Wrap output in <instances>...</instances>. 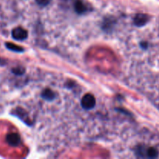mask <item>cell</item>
Wrapping results in <instances>:
<instances>
[{
  "label": "cell",
  "instance_id": "10",
  "mask_svg": "<svg viewBox=\"0 0 159 159\" xmlns=\"http://www.w3.org/2000/svg\"><path fill=\"white\" fill-rule=\"evenodd\" d=\"M37 2V4L39 6H45L50 2V0H36Z\"/></svg>",
  "mask_w": 159,
  "mask_h": 159
},
{
  "label": "cell",
  "instance_id": "1",
  "mask_svg": "<svg viewBox=\"0 0 159 159\" xmlns=\"http://www.w3.org/2000/svg\"><path fill=\"white\" fill-rule=\"evenodd\" d=\"M138 154L140 157L143 158H156L158 155V152L156 148L152 147L139 148L138 150Z\"/></svg>",
  "mask_w": 159,
  "mask_h": 159
},
{
  "label": "cell",
  "instance_id": "9",
  "mask_svg": "<svg viewBox=\"0 0 159 159\" xmlns=\"http://www.w3.org/2000/svg\"><path fill=\"white\" fill-rule=\"evenodd\" d=\"M12 72L16 75H23L24 73V69L20 67H17V68H13L12 69Z\"/></svg>",
  "mask_w": 159,
  "mask_h": 159
},
{
  "label": "cell",
  "instance_id": "7",
  "mask_svg": "<svg viewBox=\"0 0 159 159\" xmlns=\"http://www.w3.org/2000/svg\"><path fill=\"white\" fill-rule=\"evenodd\" d=\"M41 96L44 99H46V100L51 101L54 99V93H53V91H51V89H45L44 91L42 93Z\"/></svg>",
  "mask_w": 159,
  "mask_h": 159
},
{
  "label": "cell",
  "instance_id": "3",
  "mask_svg": "<svg viewBox=\"0 0 159 159\" xmlns=\"http://www.w3.org/2000/svg\"><path fill=\"white\" fill-rule=\"evenodd\" d=\"M12 37L14 40H23L27 38L28 33L25 29L22 27L14 28L12 31Z\"/></svg>",
  "mask_w": 159,
  "mask_h": 159
},
{
  "label": "cell",
  "instance_id": "8",
  "mask_svg": "<svg viewBox=\"0 0 159 159\" xmlns=\"http://www.w3.org/2000/svg\"><path fill=\"white\" fill-rule=\"evenodd\" d=\"M6 46L8 49L11 50L12 51H16V52H22L23 51V49L20 46H17V45L14 44L12 43H6Z\"/></svg>",
  "mask_w": 159,
  "mask_h": 159
},
{
  "label": "cell",
  "instance_id": "11",
  "mask_svg": "<svg viewBox=\"0 0 159 159\" xmlns=\"http://www.w3.org/2000/svg\"><path fill=\"white\" fill-rule=\"evenodd\" d=\"M4 63H5L4 61H3L2 59H0V65H3Z\"/></svg>",
  "mask_w": 159,
  "mask_h": 159
},
{
  "label": "cell",
  "instance_id": "4",
  "mask_svg": "<svg viewBox=\"0 0 159 159\" xmlns=\"http://www.w3.org/2000/svg\"><path fill=\"white\" fill-rule=\"evenodd\" d=\"M6 141H7L8 144H9L10 146H17L20 144V137L18 134L16 133H12V134H9L6 136Z\"/></svg>",
  "mask_w": 159,
  "mask_h": 159
},
{
  "label": "cell",
  "instance_id": "6",
  "mask_svg": "<svg viewBox=\"0 0 159 159\" xmlns=\"http://www.w3.org/2000/svg\"><path fill=\"white\" fill-rule=\"evenodd\" d=\"M75 11L78 13L82 14L87 10V8L81 0H77L75 2Z\"/></svg>",
  "mask_w": 159,
  "mask_h": 159
},
{
  "label": "cell",
  "instance_id": "2",
  "mask_svg": "<svg viewBox=\"0 0 159 159\" xmlns=\"http://www.w3.org/2000/svg\"><path fill=\"white\" fill-rule=\"evenodd\" d=\"M96 99L92 94H86L83 96L81 101V105L85 110H92L96 106Z\"/></svg>",
  "mask_w": 159,
  "mask_h": 159
},
{
  "label": "cell",
  "instance_id": "5",
  "mask_svg": "<svg viewBox=\"0 0 159 159\" xmlns=\"http://www.w3.org/2000/svg\"><path fill=\"white\" fill-rule=\"evenodd\" d=\"M149 17L145 14H138L134 18V23L138 26H142L148 23Z\"/></svg>",
  "mask_w": 159,
  "mask_h": 159
}]
</instances>
